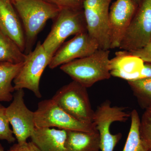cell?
I'll return each instance as SVG.
<instances>
[{
  "mask_svg": "<svg viewBox=\"0 0 151 151\" xmlns=\"http://www.w3.org/2000/svg\"><path fill=\"white\" fill-rule=\"evenodd\" d=\"M129 52L140 58L144 62L151 63V41L142 48Z\"/></svg>",
  "mask_w": 151,
  "mask_h": 151,
  "instance_id": "cb8c5ba5",
  "label": "cell"
},
{
  "mask_svg": "<svg viewBox=\"0 0 151 151\" xmlns=\"http://www.w3.org/2000/svg\"><path fill=\"white\" fill-rule=\"evenodd\" d=\"M27 55L13 41L0 30V63H21L24 62Z\"/></svg>",
  "mask_w": 151,
  "mask_h": 151,
  "instance_id": "ac0fdd59",
  "label": "cell"
},
{
  "mask_svg": "<svg viewBox=\"0 0 151 151\" xmlns=\"http://www.w3.org/2000/svg\"><path fill=\"white\" fill-rule=\"evenodd\" d=\"M112 1L84 0L83 3L87 32L97 41L100 49H111L108 17Z\"/></svg>",
  "mask_w": 151,
  "mask_h": 151,
  "instance_id": "ba28073f",
  "label": "cell"
},
{
  "mask_svg": "<svg viewBox=\"0 0 151 151\" xmlns=\"http://www.w3.org/2000/svg\"><path fill=\"white\" fill-rule=\"evenodd\" d=\"M21 69L13 81L15 90L26 89L30 90L38 98L42 97L40 89L41 77L45 69L50 63L52 58L38 42L33 51L27 54Z\"/></svg>",
  "mask_w": 151,
  "mask_h": 151,
  "instance_id": "8992f818",
  "label": "cell"
},
{
  "mask_svg": "<svg viewBox=\"0 0 151 151\" xmlns=\"http://www.w3.org/2000/svg\"><path fill=\"white\" fill-rule=\"evenodd\" d=\"M57 105L80 122L93 123L92 109L87 88L73 81L57 91L52 98Z\"/></svg>",
  "mask_w": 151,
  "mask_h": 151,
  "instance_id": "277c9868",
  "label": "cell"
},
{
  "mask_svg": "<svg viewBox=\"0 0 151 151\" xmlns=\"http://www.w3.org/2000/svg\"><path fill=\"white\" fill-rule=\"evenodd\" d=\"M0 30L13 41L22 51H25L24 29L10 0H0Z\"/></svg>",
  "mask_w": 151,
  "mask_h": 151,
  "instance_id": "4fadbf2b",
  "label": "cell"
},
{
  "mask_svg": "<svg viewBox=\"0 0 151 151\" xmlns=\"http://www.w3.org/2000/svg\"><path fill=\"white\" fill-rule=\"evenodd\" d=\"M134 95L143 108L151 105V77L128 81Z\"/></svg>",
  "mask_w": 151,
  "mask_h": 151,
  "instance_id": "ffe728a7",
  "label": "cell"
},
{
  "mask_svg": "<svg viewBox=\"0 0 151 151\" xmlns=\"http://www.w3.org/2000/svg\"><path fill=\"white\" fill-rule=\"evenodd\" d=\"M34 114L36 128L55 127L66 131H97L93 123H84L76 120L63 111L52 99L40 102Z\"/></svg>",
  "mask_w": 151,
  "mask_h": 151,
  "instance_id": "5b68a950",
  "label": "cell"
},
{
  "mask_svg": "<svg viewBox=\"0 0 151 151\" xmlns=\"http://www.w3.org/2000/svg\"><path fill=\"white\" fill-rule=\"evenodd\" d=\"M138 6L133 0H116L111 5L108 17L111 49L119 47Z\"/></svg>",
  "mask_w": 151,
  "mask_h": 151,
  "instance_id": "7c38bea8",
  "label": "cell"
},
{
  "mask_svg": "<svg viewBox=\"0 0 151 151\" xmlns=\"http://www.w3.org/2000/svg\"><path fill=\"white\" fill-rule=\"evenodd\" d=\"M56 6L60 9H69L75 10H83L84 0H45Z\"/></svg>",
  "mask_w": 151,
  "mask_h": 151,
  "instance_id": "603a6c76",
  "label": "cell"
},
{
  "mask_svg": "<svg viewBox=\"0 0 151 151\" xmlns=\"http://www.w3.org/2000/svg\"><path fill=\"white\" fill-rule=\"evenodd\" d=\"M65 151H101L98 131H66Z\"/></svg>",
  "mask_w": 151,
  "mask_h": 151,
  "instance_id": "2e32d148",
  "label": "cell"
},
{
  "mask_svg": "<svg viewBox=\"0 0 151 151\" xmlns=\"http://www.w3.org/2000/svg\"><path fill=\"white\" fill-rule=\"evenodd\" d=\"M126 107L112 106L111 102L106 100L94 111L93 123L100 135L101 151H113L122 139V134H113L110 127L115 122H126L131 113L125 111Z\"/></svg>",
  "mask_w": 151,
  "mask_h": 151,
  "instance_id": "52a82bcc",
  "label": "cell"
},
{
  "mask_svg": "<svg viewBox=\"0 0 151 151\" xmlns=\"http://www.w3.org/2000/svg\"><path fill=\"white\" fill-rule=\"evenodd\" d=\"M133 1L137 5L139 6L142 0H133Z\"/></svg>",
  "mask_w": 151,
  "mask_h": 151,
  "instance_id": "4316f807",
  "label": "cell"
},
{
  "mask_svg": "<svg viewBox=\"0 0 151 151\" xmlns=\"http://www.w3.org/2000/svg\"><path fill=\"white\" fill-rule=\"evenodd\" d=\"M151 41V0H142L138 6L119 48L135 51Z\"/></svg>",
  "mask_w": 151,
  "mask_h": 151,
  "instance_id": "9c48e42d",
  "label": "cell"
},
{
  "mask_svg": "<svg viewBox=\"0 0 151 151\" xmlns=\"http://www.w3.org/2000/svg\"><path fill=\"white\" fill-rule=\"evenodd\" d=\"M130 117L131 127L123 151H147L141 138L140 119L137 110L131 112Z\"/></svg>",
  "mask_w": 151,
  "mask_h": 151,
  "instance_id": "d6986e66",
  "label": "cell"
},
{
  "mask_svg": "<svg viewBox=\"0 0 151 151\" xmlns=\"http://www.w3.org/2000/svg\"><path fill=\"white\" fill-rule=\"evenodd\" d=\"M23 63H0V102H9L13 99V93L15 90L12 82L21 69Z\"/></svg>",
  "mask_w": 151,
  "mask_h": 151,
  "instance_id": "e0dca14e",
  "label": "cell"
},
{
  "mask_svg": "<svg viewBox=\"0 0 151 151\" xmlns=\"http://www.w3.org/2000/svg\"><path fill=\"white\" fill-rule=\"evenodd\" d=\"M150 77H151V63L145 62L140 79Z\"/></svg>",
  "mask_w": 151,
  "mask_h": 151,
  "instance_id": "484cf974",
  "label": "cell"
},
{
  "mask_svg": "<svg viewBox=\"0 0 151 151\" xmlns=\"http://www.w3.org/2000/svg\"><path fill=\"white\" fill-rule=\"evenodd\" d=\"M0 151H6V150H5L4 147H3L1 144H0Z\"/></svg>",
  "mask_w": 151,
  "mask_h": 151,
  "instance_id": "83f0119b",
  "label": "cell"
},
{
  "mask_svg": "<svg viewBox=\"0 0 151 151\" xmlns=\"http://www.w3.org/2000/svg\"><path fill=\"white\" fill-rule=\"evenodd\" d=\"M22 22L25 37L26 54L32 48L38 35L50 19H55L60 9L45 0H13Z\"/></svg>",
  "mask_w": 151,
  "mask_h": 151,
  "instance_id": "6da1fadb",
  "label": "cell"
},
{
  "mask_svg": "<svg viewBox=\"0 0 151 151\" xmlns=\"http://www.w3.org/2000/svg\"><path fill=\"white\" fill-rule=\"evenodd\" d=\"M87 32L83 10L60 9L51 31L42 44L52 58L64 41L71 35Z\"/></svg>",
  "mask_w": 151,
  "mask_h": 151,
  "instance_id": "3957f363",
  "label": "cell"
},
{
  "mask_svg": "<svg viewBox=\"0 0 151 151\" xmlns=\"http://www.w3.org/2000/svg\"><path fill=\"white\" fill-rule=\"evenodd\" d=\"M8 151H41L37 146L32 142L17 143L11 147Z\"/></svg>",
  "mask_w": 151,
  "mask_h": 151,
  "instance_id": "d4e9b609",
  "label": "cell"
},
{
  "mask_svg": "<svg viewBox=\"0 0 151 151\" xmlns=\"http://www.w3.org/2000/svg\"><path fill=\"white\" fill-rule=\"evenodd\" d=\"M99 49L97 41L88 32L81 33L62 45L52 57L49 67L54 69L74 60L89 56Z\"/></svg>",
  "mask_w": 151,
  "mask_h": 151,
  "instance_id": "8fae6325",
  "label": "cell"
},
{
  "mask_svg": "<svg viewBox=\"0 0 151 151\" xmlns=\"http://www.w3.org/2000/svg\"><path fill=\"white\" fill-rule=\"evenodd\" d=\"M109 54V50L99 49L89 56L61 65L60 69L73 81L89 88L98 81L111 78Z\"/></svg>",
  "mask_w": 151,
  "mask_h": 151,
  "instance_id": "7a4b0ae2",
  "label": "cell"
},
{
  "mask_svg": "<svg viewBox=\"0 0 151 151\" xmlns=\"http://www.w3.org/2000/svg\"><path fill=\"white\" fill-rule=\"evenodd\" d=\"M10 1H12L13 0H10Z\"/></svg>",
  "mask_w": 151,
  "mask_h": 151,
  "instance_id": "f1b7e54d",
  "label": "cell"
},
{
  "mask_svg": "<svg viewBox=\"0 0 151 151\" xmlns=\"http://www.w3.org/2000/svg\"><path fill=\"white\" fill-rule=\"evenodd\" d=\"M0 140H5L9 143L16 140L6 114V108L0 104Z\"/></svg>",
  "mask_w": 151,
  "mask_h": 151,
  "instance_id": "7402d4cb",
  "label": "cell"
},
{
  "mask_svg": "<svg viewBox=\"0 0 151 151\" xmlns=\"http://www.w3.org/2000/svg\"><path fill=\"white\" fill-rule=\"evenodd\" d=\"M140 134L147 151H151V105L145 108L140 119Z\"/></svg>",
  "mask_w": 151,
  "mask_h": 151,
  "instance_id": "44dd1931",
  "label": "cell"
},
{
  "mask_svg": "<svg viewBox=\"0 0 151 151\" xmlns=\"http://www.w3.org/2000/svg\"><path fill=\"white\" fill-rule=\"evenodd\" d=\"M16 91L12 103L6 108V114L15 137L21 144L27 142L35 129V114L25 104L23 89Z\"/></svg>",
  "mask_w": 151,
  "mask_h": 151,
  "instance_id": "30bf717a",
  "label": "cell"
},
{
  "mask_svg": "<svg viewBox=\"0 0 151 151\" xmlns=\"http://www.w3.org/2000/svg\"><path fill=\"white\" fill-rule=\"evenodd\" d=\"M145 62L129 52H117L116 56L110 60L109 69L111 76L127 81L140 79Z\"/></svg>",
  "mask_w": 151,
  "mask_h": 151,
  "instance_id": "5bb4252c",
  "label": "cell"
},
{
  "mask_svg": "<svg viewBox=\"0 0 151 151\" xmlns=\"http://www.w3.org/2000/svg\"><path fill=\"white\" fill-rule=\"evenodd\" d=\"M66 137V130L36 128L30 138L41 151H65Z\"/></svg>",
  "mask_w": 151,
  "mask_h": 151,
  "instance_id": "9a60e30c",
  "label": "cell"
}]
</instances>
